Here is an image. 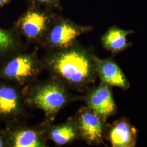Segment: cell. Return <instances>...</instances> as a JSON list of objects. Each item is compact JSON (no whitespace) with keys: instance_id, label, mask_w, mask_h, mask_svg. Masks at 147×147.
<instances>
[{"instance_id":"cell-13","label":"cell","mask_w":147,"mask_h":147,"mask_svg":"<svg viewBox=\"0 0 147 147\" xmlns=\"http://www.w3.org/2000/svg\"><path fill=\"white\" fill-rule=\"evenodd\" d=\"M47 135L51 140L59 146L65 145L80 138L73 118L66 123L51 127Z\"/></svg>"},{"instance_id":"cell-12","label":"cell","mask_w":147,"mask_h":147,"mask_svg":"<svg viewBox=\"0 0 147 147\" xmlns=\"http://www.w3.org/2000/svg\"><path fill=\"white\" fill-rule=\"evenodd\" d=\"M47 18L42 13L30 11L18 23V26L24 35L29 39H36L40 36L46 29Z\"/></svg>"},{"instance_id":"cell-2","label":"cell","mask_w":147,"mask_h":147,"mask_svg":"<svg viewBox=\"0 0 147 147\" xmlns=\"http://www.w3.org/2000/svg\"><path fill=\"white\" fill-rule=\"evenodd\" d=\"M70 98L66 87L53 79L36 86L28 101L32 106L43 111L47 119L51 121Z\"/></svg>"},{"instance_id":"cell-1","label":"cell","mask_w":147,"mask_h":147,"mask_svg":"<svg viewBox=\"0 0 147 147\" xmlns=\"http://www.w3.org/2000/svg\"><path fill=\"white\" fill-rule=\"evenodd\" d=\"M44 63L54 80L66 87L79 91H87L97 77L93 54L82 49H70L56 53Z\"/></svg>"},{"instance_id":"cell-14","label":"cell","mask_w":147,"mask_h":147,"mask_svg":"<svg viewBox=\"0 0 147 147\" xmlns=\"http://www.w3.org/2000/svg\"><path fill=\"white\" fill-rule=\"evenodd\" d=\"M16 45V39L12 33L0 28V57L11 53Z\"/></svg>"},{"instance_id":"cell-7","label":"cell","mask_w":147,"mask_h":147,"mask_svg":"<svg viewBox=\"0 0 147 147\" xmlns=\"http://www.w3.org/2000/svg\"><path fill=\"white\" fill-rule=\"evenodd\" d=\"M8 147H43L46 145L44 132L32 127L17 126L16 123L6 125Z\"/></svg>"},{"instance_id":"cell-16","label":"cell","mask_w":147,"mask_h":147,"mask_svg":"<svg viewBox=\"0 0 147 147\" xmlns=\"http://www.w3.org/2000/svg\"><path fill=\"white\" fill-rule=\"evenodd\" d=\"M10 0H0V7L5 5Z\"/></svg>"},{"instance_id":"cell-6","label":"cell","mask_w":147,"mask_h":147,"mask_svg":"<svg viewBox=\"0 0 147 147\" xmlns=\"http://www.w3.org/2000/svg\"><path fill=\"white\" fill-rule=\"evenodd\" d=\"M87 106L105 121L117 113L112 86L101 81L89 88L85 96Z\"/></svg>"},{"instance_id":"cell-3","label":"cell","mask_w":147,"mask_h":147,"mask_svg":"<svg viewBox=\"0 0 147 147\" xmlns=\"http://www.w3.org/2000/svg\"><path fill=\"white\" fill-rule=\"evenodd\" d=\"M40 67L39 61L33 55H17L8 59L0 68V80L24 84L37 76Z\"/></svg>"},{"instance_id":"cell-8","label":"cell","mask_w":147,"mask_h":147,"mask_svg":"<svg viewBox=\"0 0 147 147\" xmlns=\"http://www.w3.org/2000/svg\"><path fill=\"white\" fill-rule=\"evenodd\" d=\"M137 130L125 117L107 124L105 134L113 147H134L136 145Z\"/></svg>"},{"instance_id":"cell-11","label":"cell","mask_w":147,"mask_h":147,"mask_svg":"<svg viewBox=\"0 0 147 147\" xmlns=\"http://www.w3.org/2000/svg\"><path fill=\"white\" fill-rule=\"evenodd\" d=\"M134 33L133 30H123L113 26L102 36L101 42L105 49L116 55L131 46V42H127L126 37Z\"/></svg>"},{"instance_id":"cell-4","label":"cell","mask_w":147,"mask_h":147,"mask_svg":"<svg viewBox=\"0 0 147 147\" xmlns=\"http://www.w3.org/2000/svg\"><path fill=\"white\" fill-rule=\"evenodd\" d=\"M73 119L80 138L90 145L103 143L107 126L106 121L87 106L81 107Z\"/></svg>"},{"instance_id":"cell-5","label":"cell","mask_w":147,"mask_h":147,"mask_svg":"<svg viewBox=\"0 0 147 147\" xmlns=\"http://www.w3.org/2000/svg\"><path fill=\"white\" fill-rule=\"evenodd\" d=\"M24 111L21 94L15 86L0 80V121L5 125L18 122Z\"/></svg>"},{"instance_id":"cell-10","label":"cell","mask_w":147,"mask_h":147,"mask_svg":"<svg viewBox=\"0 0 147 147\" xmlns=\"http://www.w3.org/2000/svg\"><path fill=\"white\" fill-rule=\"evenodd\" d=\"M89 30V27H80L62 22L53 27L48 36V42L53 47L67 49L80 35Z\"/></svg>"},{"instance_id":"cell-9","label":"cell","mask_w":147,"mask_h":147,"mask_svg":"<svg viewBox=\"0 0 147 147\" xmlns=\"http://www.w3.org/2000/svg\"><path fill=\"white\" fill-rule=\"evenodd\" d=\"M93 59L97 76L101 82L123 90L130 88V84L128 79L113 59H100L93 55Z\"/></svg>"},{"instance_id":"cell-15","label":"cell","mask_w":147,"mask_h":147,"mask_svg":"<svg viewBox=\"0 0 147 147\" xmlns=\"http://www.w3.org/2000/svg\"><path fill=\"white\" fill-rule=\"evenodd\" d=\"M8 147L7 135L5 129H0V147Z\"/></svg>"}]
</instances>
